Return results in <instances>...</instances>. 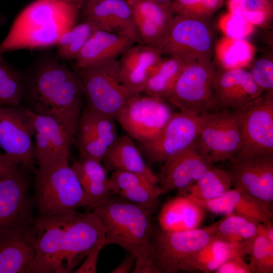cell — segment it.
Segmentation results:
<instances>
[{"mask_svg": "<svg viewBox=\"0 0 273 273\" xmlns=\"http://www.w3.org/2000/svg\"><path fill=\"white\" fill-rule=\"evenodd\" d=\"M87 1V0H86Z\"/></svg>", "mask_w": 273, "mask_h": 273, "instance_id": "9f6ffc18", "label": "cell"}, {"mask_svg": "<svg viewBox=\"0 0 273 273\" xmlns=\"http://www.w3.org/2000/svg\"><path fill=\"white\" fill-rule=\"evenodd\" d=\"M33 133L27 108L22 105L0 107V147L24 169L36 173Z\"/></svg>", "mask_w": 273, "mask_h": 273, "instance_id": "5bb4252c", "label": "cell"}, {"mask_svg": "<svg viewBox=\"0 0 273 273\" xmlns=\"http://www.w3.org/2000/svg\"><path fill=\"white\" fill-rule=\"evenodd\" d=\"M135 257L132 254L127 255L111 273H128L131 272L134 265Z\"/></svg>", "mask_w": 273, "mask_h": 273, "instance_id": "7dc6e473", "label": "cell"}, {"mask_svg": "<svg viewBox=\"0 0 273 273\" xmlns=\"http://www.w3.org/2000/svg\"><path fill=\"white\" fill-rule=\"evenodd\" d=\"M252 239L232 243L215 236L206 246L185 260L179 271L209 273L215 270L230 257L249 255Z\"/></svg>", "mask_w": 273, "mask_h": 273, "instance_id": "484cf974", "label": "cell"}, {"mask_svg": "<svg viewBox=\"0 0 273 273\" xmlns=\"http://www.w3.org/2000/svg\"><path fill=\"white\" fill-rule=\"evenodd\" d=\"M255 52L254 47L246 39L224 36L216 41L213 54L219 68L231 69L246 68Z\"/></svg>", "mask_w": 273, "mask_h": 273, "instance_id": "4dcf8cb0", "label": "cell"}, {"mask_svg": "<svg viewBox=\"0 0 273 273\" xmlns=\"http://www.w3.org/2000/svg\"><path fill=\"white\" fill-rule=\"evenodd\" d=\"M29 112L33 127L35 157L39 166L68 160L73 140L64 126L52 117Z\"/></svg>", "mask_w": 273, "mask_h": 273, "instance_id": "44dd1931", "label": "cell"}, {"mask_svg": "<svg viewBox=\"0 0 273 273\" xmlns=\"http://www.w3.org/2000/svg\"><path fill=\"white\" fill-rule=\"evenodd\" d=\"M98 28L92 22L83 20L65 32L56 44L58 57L64 60H74L86 41Z\"/></svg>", "mask_w": 273, "mask_h": 273, "instance_id": "836d02e7", "label": "cell"}, {"mask_svg": "<svg viewBox=\"0 0 273 273\" xmlns=\"http://www.w3.org/2000/svg\"><path fill=\"white\" fill-rule=\"evenodd\" d=\"M114 120L83 106L75 136L80 157L102 162L107 151L118 138Z\"/></svg>", "mask_w": 273, "mask_h": 273, "instance_id": "d6986e66", "label": "cell"}, {"mask_svg": "<svg viewBox=\"0 0 273 273\" xmlns=\"http://www.w3.org/2000/svg\"><path fill=\"white\" fill-rule=\"evenodd\" d=\"M5 22V19L0 14V25H2Z\"/></svg>", "mask_w": 273, "mask_h": 273, "instance_id": "816d5d0a", "label": "cell"}, {"mask_svg": "<svg viewBox=\"0 0 273 273\" xmlns=\"http://www.w3.org/2000/svg\"><path fill=\"white\" fill-rule=\"evenodd\" d=\"M83 97V86L75 71L52 60L41 64L28 79L25 78L22 102L34 113L56 119L74 141Z\"/></svg>", "mask_w": 273, "mask_h": 273, "instance_id": "7a4b0ae2", "label": "cell"}, {"mask_svg": "<svg viewBox=\"0 0 273 273\" xmlns=\"http://www.w3.org/2000/svg\"><path fill=\"white\" fill-rule=\"evenodd\" d=\"M23 76L5 61L0 62V107L22 105Z\"/></svg>", "mask_w": 273, "mask_h": 273, "instance_id": "e575fe53", "label": "cell"}, {"mask_svg": "<svg viewBox=\"0 0 273 273\" xmlns=\"http://www.w3.org/2000/svg\"><path fill=\"white\" fill-rule=\"evenodd\" d=\"M23 169L18 164L0 176V237L34 225L35 203Z\"/></svg>", "mask_w": 273, "mask_h": 273, "instance_id": "8fae6325", "label": "cell"}, {"mask_svg": "<svg viewBox=\"0 0 273 273\" xmlns=\"http://www.w3.org/2000/svg\"><path fill=\"white\" fill-rule=\"evenodd\" d=\"M162 57L159 50L144 44H134L121 55L118 60L120 78L133 94L144 92L150 70Z\"/></svg>", "mask_w": 273, "mask_h": 273, "instance_id": "cb8c5ba5", "label": "cell"}, {"mask_svg": "<svg viewBox=\"0 0 273 273\" xmlns=\"http://www.w3.org/2000/svg\"><path fill=\"white\" fill-rule=\"evenodd\" d=\"M18 164H19L12 156L5 153H1L0 154V176Z\"/></svg>", "mask_w": 273, "mask_h": 273, "instance_id": "c3c4849f", "label": "cell"}, {"mask_svg": "<svg viewBox=\"0 0 273 273\" xmlns=\"http://www.w3.org/2000/svg\"><path fill=\"white\" fill-rule=\"evenodd\" d=\"M244 110H223L200 115L199 130L195 142L212 164L229 160L239 152Z\"/></svg>", "mask_w": 273, "mask_h": 273, "instance_id": "ba28073f", "label": "cell"}, {"mask_svg": "<svg viewBox=\"0 0 273 273\" xmlns=\"http://www.w3.org/2000/svg\"><path fill=\"white\" fill-rule=\"evenodd\" d=\"M250 72L254 81L263 92L273 90V61L270 56L257 60Z\"/></svg>", "mask_w": 273, "mask_h": 273, "instance_id": "b9f144b4", "label": "cell"}, {"mask_svg": "<svg viewBox=\"0 0 273 273\" xmlns=\"http://www.w3.org/2000/svg\"><path fill=\"white\" fill-rule=\"evenodd\" d=\"M217 222L203 228L169 231H153L151 255L161 273L179 271L182 263L206 246L216 235Z\"/></svg>", "mask_w": 273, "mask_h": 273, "instance_id": "30bf717a", "label": "cell"}, {"mask_svg": "<svg viewBox=\"0 0 273 273\" xmlns=\"http://www.w3.org/2000/svg\"><path fill=\"white\" fill-rule=\"evenodd\" d=\"M186 64L175 57H162L150 70L144 92L166 101Z\"/></svg>", "mask_w": 273, "mask_h": 273, "instance_id": "f546056e", "label": "cell"}, {"mask_svg": "<svg viewBox=\"0 0 273 273\" xmlns=\"http://www.w3.org/2000/svg\"><path fill=\"white\" fill-rule=\"evenodd\" d=\"M35 255L30 273L72 272L104 235L92 213L76 210L45 216L34 222Z\"/></svg>", "mask_w": 273, "mask_h": 273, "instance_id": "6da1fadb", "label": "cell"}, {"mask_svg": "<svg viewBox=\"0 0 273 273\" xmlns=\"http://www.w3.org/2000/svg\"><path fill=\"white\" fill-rule=\"evenodd\" d=\"M205 210L216 214H239L259 223H272L271 207L262 201L235 188L220 197L199 203Z\"/></svg>", "mask_w": 273, "mask_h": 273, "instance_id": "603a6c76", "label": "cell"}, {"mask_svg": "<svg viewBox=\"0 0 273 273\" xmlns=\"http://www.w3.org/2000/svg\"><path fill=\"white\" fill-rule=\"evenodd\" d=\"M242 16L255 26H266L272 19L273 1L245 0Z\"/></svg>", "mask_w": 273, "mask_h": 273, "instance_id": "ab89813d", "label": "cell"}, {"mask_svg": "<svg viewBox=\"0 0 273 273\" xmlns=\"http://www.w3.org/2000/svg\"><path fill=\"white\" fill-rule=\"evenodd\" d=\"M214 27L209 19L173 15L162 55L176 57L186 64L211 60L216 42Z\"/></svg>", "mask_w": 273, "mask_h": 273, "instance_id": "52a82bcc", "label": "cell"}, {"mask_svg": "<svg viewBox=\"0 0 273 273\" xmlns=\"http://www.w3.org/2000/svg\"><path fill=\"white\" fill-rule=\"evenodd\" d=\"M163 163L155 175L163 194L173 190H177L178 193L186 190L213 166L195 142Z\"/></svg>", "mask_w": 273, "mask_h": 273, "instance_id": "e0dca14e", "label": "cell"}, {"mask_svg": "<svg viewBox=\"0 0 273 273\" xmlns=\"http://www.w3.org/2000/svg\"><path fill=\"white\" fill-rule=\"evenodd\" d=\"M258 232L263 235L273 244V225L272 223H259Z\"/></svg>", "mask_w": 273, "mask_h": 273, "instance_id": "681fc988", "label": "cell"}, {"mask_svg": "<svg viewBox=\"0 0 273 273\" xmlns=\"http://www.w3.org/2000/svg\"><path fill=\"white\" fill-rule=\"evenodd\" d=\"M35 243L34 225L0 237V273H30Z\"/></svg>", "mask_w": 273, "mask_h": 273, "instance_id": "d4e9b609", "label": "cell"}, {"mask_svg": "<svg viewBox=\"0 0 273 273\" xmlns=\"http://www.w3.org/2000/svg\"><path fill=\"white\" fill-rule=\"evenodd\" d=\"M158 4L170 9V6L173 0H152Z\"/></svg>", "mask_w": 273, "mask_h": 273, "instance_id": "f907efd6", "label": "cell"}, {"mask_svg": "<svg viewBox=\"0 0 273 273\" xmlns=\"http://www.w3.org/2000/svg\"><path fill=\"white\" fill-rule=\"evenodd\" d=\"M84 91L86 106L114 120L133 94L123 84L118 60L111 59L80 68H75Z\"/></svg>", "mask_w": 273, "mask_h": 273, "instance_id": "8992f818", "label": "cell"}, {"mask_svg": "<svg viewBox=\"0 0 273 273\" xmlns=\"http://www.w3.org/2000/svg\"><path fill=\"white\" fill-rule=\"evenodd\" d=\"M217 24L224 36L235 38L246 39L255 30V26L243 16L228 11L220 16Z\"/></svg>", "mask_w": 273, "mask_h": 273, "instance_id": "f35d334b", "label": "cell"}, {"mask_svg": "<svg viewBox=\"0 0 273 273\" xmlns=\"http://www.w3.org/2000/svg\"><path fill=\"white\" fill-rule=\"evenodd\" d=\"M135 43L126 35L97 29L87 39L74 60V68H83L117 58Z\"/></svg>", "mask_w": 273, "mask_h": 273, "instance_id": "4316f807", "label": "cell"}, {"mask_svg": "<svg viewBox=\"0 0 273 273\" xmlns=\"http://www.w3.org/2000/svg\"><path fill=\"white\" fill-rule=\"evenodd\" d=\"M167 102L151 96L136 95L119 112L116 119L131 138L140 142L152 140L174 113Z\"/></svg>", "mask_w": 273, "mask_h": 273, "instance_id": "7c38bea8", "label": "cell"}, {"mask_svg": "<svg viewBox=\"0 0 273 273\" xmlns=\"http://www.w3.org/2000/svg\"><path fill=\"white\" fill-rule=\"evenodd\" d=\"M259 222L245 216L232 213L217 222L216 234L232 243H240L253 239L257 234Z\"/></svg>", "mask_w": 273, "mask_h": 273, "instance_id": "d6a6232c", "label": "cell"}, {"mask_svg": "<svg viewBox=\"0 0 273 273\" xmlns=\"http://www.w3.org/2000/svg\"><path fill=\"white\" fill-rule=\"evenodd\" d=\"M132 273H161L155 264L152 255H143L135 258Z\"/></svg>", "mask_w": 273, "mask_h": 273, "instance_id": "bcb514c9", "label": "cell"}, {"mask_svg": "<svg viewBox=\"0 0 273 273\" xmlns=\"http://www.w3.org/2000/svg\"><path fill=\"white\" fill-rule=\"evenodd\" d=\"M83 20L98 29L126 35L142 43L130 7L126 0H87L81 10Z\"/></svg>", "mask_w": 273, "mask_h": 273, "instance_id": "ffe728a7", "label": "cell"}, {"mask_svg": "<svg viewBox=\"0 0 273 273\" xmlns=\"http://www.w3.org/2000/svg\"><path fill=\"white\" fill-rule=\"evenodd\" d=\"M92 209L102 225L105 245L119 246L135 258L151 255V213L126 200L110 197Z\"/></svg>", "mask_w": 273, "mask_h": 273, "instance_id": "277c9868", "label": "cell"}, {"mask_svg": "<svg viewBox=\"0 0 273 273\" xmlns=\"http://www.w3.org/2000/svg\"><path fill=\"white\" fill-rule=\"evenodd\" d=\"M84 0H35L17 16L0 43V53L56 44L76 24Z\"/></svg>", "mask_w": 273, "mask_h": 273, "instance_id": "3957f363", "label": "cell"}, {"mask_svg": "<svg viewBox=\"0 0 273 273\" xmlns=\"http://www.w3.org/2000/svg\"><path fill=\"white\" fill-rule=\"evenodd\" d=\"M117 194L153 214L158 205L159 198L163 193L158 184L147 183L121 191Z\"/></svg>", "mask_w": 273, "mask_h": 273, "instance_id": "74e56055", "label": "cell"}, {"mask_svg": "<svg viewBox=\"0 0 273 273\" xmlns=\"http://www.w3.org/2000/svg\"><path fill=\"white\" fill-rule=\"evenodd\" d=\"M205 210L188 196L178 195L162 206L158 217L160 228L169 231L197 228L204 218Z\"/></svg>", "mask_w": 273, "mask_h": 273, "instance_id": "f1b7e54d", "label": "cell"}, {"mask_svg": "<svg viewBox=\"0 0 273 273\" xmlns=\"http://www.w3.org/2000/svg\"><path fill=\"white\" fill-rule=\"evenodd\" d=\"M35 174L33 198L38 216L89 207L88 200L68 160L39 165Z\"/></svg>", "mask_w": 273, "mask_h": 273, "instance_id": "5b68a950", "label": "cell"}, {"mask_svg": "<svg viewBox=\"0 0 273 273\" xmlns=\"http://www.w3.org/2000/svg\"><path fill=\"white\" fill-rule=\"evenodd\" d=\"M249 255L250 273L273 272V244L259 232L252 240Z\"/></svg>", "mask_w": 273, "mask_h": 273, "instance_id": "d590c367", "label": "cell"}, {"mask_svg": "<svg viewBox=\"0 0 273 273\" xmlns=\"http://www.w3.org/2000/svg\"><path fill=\"white\" fill-rule=\"evenodd\" d=\"M129 4L142 43L161 51L173 14L152 0H126Z\"/></svg>", "mask_w": 273, "mask_h": 273, "instance_id": "7402d4cb", "label": "cell"}, {"mask_svg": "<svg viewBox=\"0 0 273 273\" xmlns=\"http://www.w3.org/2000/svg\"><path fill=\"white\" fill-rule=\"evenodd\" d=\"M224 0H173L170 10L173 15L209 19L224 4Z\"/></svg>", "mask_w": 273, "mask_h": 273, "instance_id": "8d00e7d4", "label": "cell"}, {"mask_svg": "<svg viewBox=\"0 0 273 273\" xmlns=\"http://www.w3.org/2000/svg\"><path fill=\"white\" fill-rule=\"evenodd\" d=\"M102 162L107 170L135 173L158 184L156 175L145 162L141 152L126 135L118 136L107 151Z\"/></svg>", "mask_w": 273, "mask_h": 273, "instance_id": "83f0119b", "label": "cell"}, {"mask_svg": "<svg viewBox=\"0 0 273 273\" xmlns=\"http://www.w3.org/2000/svg\"><path fill=\"white\" fill-rule=\"evenodd\" d=\"M199 126L200 115L181 110L174 113L157 136L140 142L141 151L150 162L163 163L195 142Z\"/></svg>", "mask_w": 273, "mask_h": 273, "instance_id": "9a60e30c", "label": "cell"}, {"mask_svg": "<svg viewBox=\"0 0 273 273\" xmlns=\"http://www.w3.org/2000/svg\"><path fill=\"white\" fill-rule=\"evenodd\" d=\"M5 61L4 60V58L3 57L2 54L0 53V62H4Z\"/></svg>", "mask_w": 273, "mask_h": 273, "instance_id": "f5cc1de1", "label": "cell"}, {"mask_svg": "<svg viewBox=\"0 0 273 273\" xmlns=\"http://www.w3.org/2000/svg\"><path fill=\"white\" fill-rule=\"evenodd\" d=\"M216 273H250L248 264L243 257L236 255L224 262L215 271Z\"/></svg>", "mask_w": 273, "mask_h": 273, "instance_id": "f6af8a7d", "label": "cell"}, {"mask_svg": "<svg viewBox=\"0 0 273 273\" xmlns=\"http://www.w3.org/2000/svg\"><path fill=\"white\" fill-rule=\"evenodd\" d=\"M147 183L151 182L140 174L125 171H114L109 177L107 186L111 193L117 194L121 191Z\"/></svg>", "mask_w": 273, "mask_h": 273, "instance_id": "7bdbcfd3", "label": "cell"}, {"mask_svg": "<svg viewBox=\"0 0 273 273\" xmlns=\"http://www.w3.org/2000/svg\"><path fill=\"white\" fill-rule=\"evenodd\" d=\"M263 93L247 68H216L214 99L217 111L243 110Z\"/></svg>", "mask_w": 273, "mask_h": 273, "instance_id": "ac0fdd59", "label": "cell"}, {"mask_svg": "<svg viewBox=\"0 0 273 273\" xmlns=\"http://www.w3.org/2000/svg\"><path fill=\"white\" fill-rule=\"evenodd\" d=\"M216 68L211 60L187 64L166 101L196 115L217 111L214 99Z\"/></svg>", "mask_w": 273, "mask_h": 273, "instance_id": "9c48e42d", "label": "cell"}, {"mask_svg": "<svg viewBox=\"0 0 273 273\" xmlns=\"http://www.w3.org/2000/svg\"><path fill=\"white\" fill-rule=\"evenodd\" d=\"M232 185L226 170L212 166L188 189L178 193L199 203L220 197L230 190Z\"/></svg>", "mask_w": 273, "mask_h": 273, "instance_id": "1f68e13d", "label": "cell"}, {"mask_svg": "<svg viewBox=\"0 0 273 273\" xmlns=\"http://www.w3.org/2000/svg\"><path fill=\"white\" fill-rule=\"evenodd\" d=\"M1 154V153H0V154Z\"/></svg>", "mask_w": 273, "mask_h": 273, "instance_id": "11a10c76", "label": "cell"}, {"mask_svg": "<svg viewBox=\"0 0 273 273\" xmlns=\"http://www.w3.org/2000/svg\"><path fill=\"white\" fill-rule=\"evenodd\" d=\"M271 1H273V0H271Z\"/></svg>", "mask_w": 273, "mask_h": 273, "instance_id": "db71d44e", "label": "cell"}, {"mask_svg": "<svg viewBox=\"0 0 273 273\" xmlns=\"http://www.w3.org/2000/svg\"><path fill=\"white\" fill-rule=\"evenodd\" d=\"M78 179L94 183H107V169L101 162L94 159L80 157L71 166Z\"/></svg>", "mask_w": 273, "mask_h": 273, "instance_id": "60d3db41", "label": "cell"}, {"mask_svg": "<svg viewBox=\"0 0 273 273\" xmlns=\"http://www.w3.org/2000/svg\"><path fill=\"white\" fill-rule=\"evenodd\" d=\"M240 133L237 155L273 154V90L264 92L244 109Z\"/></svg>", "mask_w": 273, "mask_h": 273, "instance_id": "4fadbf2b", "label": "cell"}, {"mask_svg": "<svg viewBox=\"0 0 273 273\" xmlns=\"http://www.w3.org/2000/svg\"><path fill=\"white\" fill-rule=\"evenodd\" d=\"M228 171L232 185L267 204L273 202V154L235 155Z\"/></svg>", "mask_w": 273, "mask_h": 273, "instance_id": "2e32d148", "label": "cell"}, {"mask_svg": "<svg viewBox=\"0 0 273 273\" xmlns=\"http://www.w3.org/2000/svg\"><path fill=\"white\" fill-rule=\"evenodd\" d=\"M105 245V235L99 238L89 251L83 263L72 272L96 273L99 254Z\"/></svg>", "mask_w": 273, "mask_h": 273, "instance_id": "ee69618b", "label": "cell"}]
</instances>
